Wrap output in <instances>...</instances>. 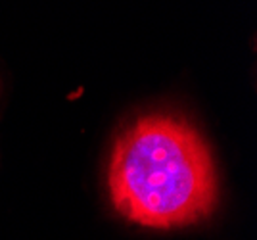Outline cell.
<instances>
[{
  "label": "cell",
  "mask_w": 257,
  "mask_h": 240,
  "mask_svg": "<svg viewBox=\"0 0 257 240\" xmlns=\"http://www.w3.org/2000/svg\"><path fill=\"white\" fill-rule=\"evenodd\" d=\"M106 179L113 209L144 229L204 223L219 200L209 144L192 121L173 111L139 115L117 133Z\"/></svg>",
  "instance_id": "obj_1"
}]
</instances>
